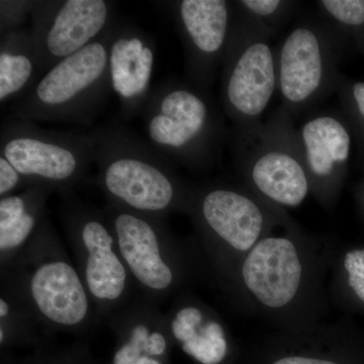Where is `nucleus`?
<instances>
[{"mask_svg": "<svg viewBox=\"0 0 364 364\" xmlns=\"http://www.w3.org/2000/svg\"><path fill=\"white\" fill-rule=\"evenodd\" d=\"M92 182L107 203L150 217L188 214L195 186L183 181L174 164L122 124L97 127Z\"/></svg>", "mask_w": 364, "mask_h": 364, "instance_id": "obj_1", "label": "nucleus"}, {"mask_svg": "<svg viewBox=\"0 0 364 364\" xmlns=\"http://www.w3.org/2000/svg\"><path fill=\"white\" fill-rule=\"evenodd\" d=\"M0 282L25 301L48 334H85L102 321L49 215L25 249L0 265Z\"/></svg>", "mask_w": 364, "mask_h": 364, "instance_id": "obj_2", "label": "nucleus"}, {"mask_svg": "<svg viewBox=\"0 0 364 364\" xmlns=\"http://www.w3.org/2000/svg\"><path fill=\"white\" fill-rule=\"evenodd\" d=\"M141 114L146 140L173 164L198 170L215 161L224 123L210 91L167 79L152 88Z\"/></svg>", "mask_w": 364, "mask_h": 364, "instance_id": "obj_3", "label": "nucleus"}, {"mask_svg": "<svg viewBox=\"0 0 364 364\" xmlns=\"http://www.w3.org/2000/svg\"><path fill=\"white\" fill-rule=\"evenodd\" d=\"M116 25L46 72L30 90L14 100L11 114L35 123H92L112 91L109 52Z\"/></svg>", "mask_w": 364, "mask_h": 364, "instance_id": "obj_4", "label": "nucleus"}, {"mask_svg": "<svg viewBox=\"0 0 364 364\" xmlns=\"http://www.w3.org/2000/svg\"><path fill=\"white\" fill-rule=\"evenodd\" d=\"M95 149L92 132L46 130L13 114L4 119L0 132V156L18 170L28 188L38 186L61 198L74 195L87 181Z\"/></svg>", "mask_w": 364, "mask_h": 364, "instance_id": "obj_5", "label": "nucleus"}, {"mask_svg": "<svg viewBox=\"0 0 364 364\" xmlns=\"http://www.w3.org/2000/svg\"><path fill=\"white\" fill-rule=\"evenodd\" d=\"M272 38L267 28L236 11L233 33L221 66L220 97L223 112L234 124L237 142H247L255 136L277 90Z\"/></svg>", "mask_w": 364, "mask_h": 364, "instance_id": "obj_6", "label": "nucleus"}, {"mask_svg": "<svg viewBox=\"0 0 364 364\" xmlns=\"http://www.w3.org/2000/svg\"><path fill=\"white\" fill-rule=\"evenodd\" d=\"M60 220L75 265L102 320L126 306L136 293L116 237L102 208L63 196Z\"/></svg>", "mask_w": 364, "mask_h": 364, "instance_id": "obj_7", "label": "nucleus"}, {"mask_svg": "<svg viewBox=\"0 0 364 364\" xmlns=\"http://www.w3.org/2000/svg\"><path fill=\"white\" fill-rule=\"evenodd\" d=\"M338 37L320 14H301L275 48L280 109L294 122L336 90Z\"/></svg>", "mask_w": 364, "mask_h": 364, "instance_id": "obj_8", "label": "nucleus"}, {"mask_svg": "<svg viewBox=\"0 0 364 364\" xmlns=\"http://www.w3.org/2000/svg\"><path fill=\"white\" fill-rule=\"evenodd\" d=\"M237 146L244 181L254 195L272 208L299 207L312 191L298 129L280 107L250 141Z\"/></svg>", "mask_w": 364, "mask_h": 364, "instance_id": "obj_9", "label": "nucleus"}, {"mask_svg": "<svg viewBox=\"0 0 364 364\" xmlns=\"http://www.w3.org/2000/svg\"><path fill=\"white\" fill-rule=\"evenodd\" d=\"M136 293L160 304L181 289L188 265L166 220L116 205L102 208Z\"/></svg>", "mask_w": 364, "mask_h": 364, "instance_id": "obj_10", "label": "nucleus"}, {"mask_svg": "<svg viewBox=\"0 0 364 364\" xmlns=\"http://www.w3.org/2000/svg\"><path fill=\"white\" fill-rule=\"evenodd\" d=\"M279 214L252 191L225 183L196 188L188 213L215 256L224 251L246 255Z\"/></svg>", "mask_w": 364, "mask_h": 364, "instance_id": "obj_11", "label": "nucleus"}, {"mask_svg": "<svg viewBox=\"0 0 364 364\" xmlns=\"http://www.w3.org/2000/svg\"><path fill=\"white\" fill-rule=\"evenodd\" d=\"M116 6L105 0H37L30 28L41 72L80 51L117 23Z\"/></svg>", "mask_w": 364, "mask_h": 364, "instance_id": "obj_12", "label": "nucleus"}, {"mask_svg": "<svg viewBox=\"0 0 364 364\" xmlns=\"http://www.w3.org/2000/svg\"><path fill=\"white\" fill-rule=\"evenodd\" d=\"M166 4L183 46L184 79L210 91L233 33L234 2L179 0Z\"/></svg>", "mask_w": 364, "mask_h": 364, "instance_id": "obj_13", "label": "nucleus"}, {"mask_svg": "<svg viewBox=\"0 0 364 364\" xmlns=\"http://www.w3.org/2000/svg\"><path fill=\"white\" fill-rule=\"evenodd\" d=\"M239 275L255 301L277 310L293 303L298 296L304 263L293 239L265 236L246 254Z\"/></svg>", "mask_w": 364, "mask_h": 364, "instance_id": "obj_14", "label": "nucleus"}, {"mask_svg": "<svg viewBox=\"0 0 364 364\" xmlns=\"http://www.w3.org/2000/svg\"><path fill=\"white\" fill-rule=\"evenodd\" d=\"M155 58L156 44L150 33L132 23L117 21L109 45V83L126 121L141 114L150 97Z\"/></svg>", "mask_w": 364, "mask_h": 364, "instance_id": "obj_15", "label": "nucleus"}, {"mask_svg": "<svg viewBox=\"0 0 364 364\" xmlns=\"http://www.w3.org/2000/svg\"><path fill=\"white\" fill-rule=\"evenodd\" d=\"M298 135L311 188L330 205L350 155V133L338 114L326 109L308 114Z\"/></svg>", "mask_w": 364, "mask_h": 364, "instance_id": "obj_16", "label": "nucleus"}, {"mask_svg": "<svg viewBox=\"0 0 364 364\" xmlns=\"http://www.w3.org/2000/svg\"><path fill=\"white\" fill-rule=\"evenodd\" d=\"M105 321L117 340L112 364H166L172 340L156 301L136 294Z\"/></svg>", "mask_w": 364, "mask_h": 364, "instance_id": "obj_17", "label": "nucleus"}, {"mask_svg": "<svg viewBox=\"0 0 364 364\" xmlns=\"http://www.w3.org/2000/svg\"><path fill=\"white\" fill-rule=\"evenodd\" d=\"M172 341L202 364H220L226 358L224 326L212 312L188 296H178L165 314Z\"/></svg>", "mask_w": 364, "mask_h": 364, "instance_id": "obj_18", "label": "nucleus"}, {"mask_svg": "<svg viewBox=\"0 0 364 364\" xmlns=\"http://www.w3.org/2000/svg\"><path fill=\"white\" fill-rule=\"evenodd\" d=\"M50 193L32 186L0 198V265L16 258L32 240L47 217Z\"/></svg>", "mask_w": 364, "mask_h": 364, "instance_id": "obj_19", "label": "nucleus"}, {"mask_svg": "<svg viewBox=\"0 0 364 364\" xmlns=\"http://www.w3.org/2000/svg\"><path fill=\"white\" fill-rule=\"evenodd\" d=\"M31 28L0 36V102L18 100L42 77Z\"/></svg>", "mask_w": 364, "mask_h": 364, "instance_id": "obj_20", "label": "nucleus"}, {"mask_svg": "<svg viewBox=\"0 0 364 364\" xmlns=\"http://www.w3.org/2000/svg\"><path fill=\"white\" fill-rule=\"evenodd\" d=\"M32 310L11 287L0 282V345H38L47 335Z\"/></svg>", "mask_w": 364, "mask_h": 364, "instance_id": "obj_21", "label": "nucleus"}, {"mask_svg": "<svg viewBox=\"0 0 364 364\" xmlns=\"http://www.w3.org/2000/svg\"><path fill=\"white\" fill-rule=\"evenodd\" d=\"M235 9L242 16L267 28L273 37L296 14L301 2L291 0H237Z\"/></svg>", "mask_w": 364, "mask_h": 364, "instance_id": "obj_22", "label": "nucleus"}, {"mask_svg": "<svg viewBox=\"0 0 364 364\" xmlns=\"http://www.w3.org/2000/svg\"><path fill=\"white\" fill-rule=\"evenodd\" d=\"M316 6L338 33L364 26V0H318Z\"/></svg>", "mask_w": 364, "mask_h": 364, "instance_id": "obj_23", "label": "nucleus"}, {"mask_svg": "<svg viewBox=\"0 0 364 364\" xmlns=\"http://www.w3.org/2000/svg\"><path fill=\"white\" fill-rule=\"evenodd\" d=\"M35 1L32 0H1L0 1V36L23 28L32 18Z\"/></svg>", "mask_w": 364, "mask_h": 364, "instance_id": "obj_24", "label": "nucleus"}, {"mask_svg": "<svg viewBox=\"0 0 364 364\" xmlns=\"http://www.w3.org/2000/svg\"><path fill=\"white\" fill-rule=\"evenodd\" d=\"M336 90L344 104L353 112L354 117L364 124V82L348 85L339 76Z\"/></svg>", "mask_w": 364, "mask_h": 364, "instance_id": "obj_25", "label": "nucleus"}, {"mask_svg": "<svg viewBox=\"0 0 364 364\" xmlns=\"http://www.w3.org/2000/svg\"><path fill=\"white\" fill-rule=\"evenodd\" d=\"M25 177L6 158L0 156V198L28 188Z\"/></svg>", "mask_w": 364, "mask_h": 364, "instance_id": "obj_26", "label": "nucleus"}, {"mask_svg": "<svg viewBox=\"0 0 364 364\" xmlns=\"http://www.w3.org/2000/svg\"><path fill=\"white\" fill-rule=\"evenodd\" d=\"M345 269L348 272V284L364 303V250H352L345 255Z\"/></svg>", "mask_w": 364, "mask_h": 364, "instance_id": "obj_27", "label": "nucleus"}, {"mask_svg": "<svg viewBox=\"0 0 364 364\" xmlns=\"http://www.w3.org/2000/svg\"><path fill=\"white\" fill-rule=\"evenodd\" d=\"M272 364H337L324 359L303 358V356H289L279 359Z\"/></svg>", "mask_w": 364, "mask_h": 364, "instance_id": "obj_28", "label": "nucleus"}]
</instances>
